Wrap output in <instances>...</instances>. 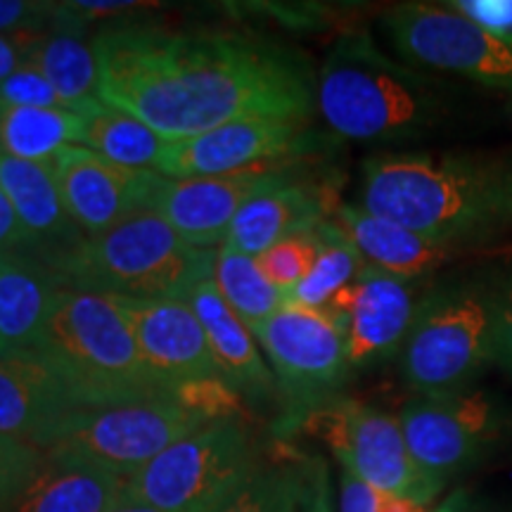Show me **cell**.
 Listing matches in <instances>:
<instances>
[{
  "instance_id": "39",
  "label": "cell",
  "mask_w": 512,
  "mask_h": 512,
  "mask_svg": "<svg viewBox=\"0 0 512 512\" xmlns=\"http://www.w3.org/2000/svg\"><path fill=\"white\" fill-rule=\"evenodd\" d=\"M377 491L351 475L349 470L339 472V505L337 512H377Z\"/></svg>"
},
{
  "instance_id": "27",
  "label": "cell",
  "mask_w": 512,
  "mask_h": 512,
  "mask_svg": "<svg viewBox=\"0 0 512 512\" xmlns=\"http://www.w3.org/2000/svg\"><path fill=\"white\" fill-rule=\"evenodd\" d=\"M83 117L62 107L0 105V155L50 164L62 147L79 143Z\"/></svg>"
},
{
  "instance_id": "20",
  "label": "cell",
  "mask_w": 512,
  "mask_h": 512,
  "mask_svg": "<svg viewBox=\"0 0 512 512\" xmlns=\"http://www.w3.org/2000/svg\"><path fill=\"white\" fill-rule=\"evenodd\" d=\"M0 192L34 240V252L46 254V266L86 238L64 209L53 164L0 155Z\"/></svg>"
},
{
  "instance_id": "3",
  "label": "cell",
  "mask_w": 512,
  "mask_h": 512,
  "mask_svg": "<svg viewBox=\"0 0 512 512\" xmlns=\"http://www.w3.org/2000/svg\"><path fill=\"white\" fill-rule=\"evenodd\" d=\"M316 107L339 138L401 143L437 131L453 112V93L432 74L392 60L366 31H351L320 64Z\"/></svg>"
},
{
  "instance_id": "12",
  "label": "cell",
  "mask_w": 512,
  "mask_h": 512,
  "mask_svg": "<svg viewBox=\"0 0 512 512\" xmlns=\"http://www.w3.org/2000/svg\"><path fill=\"white\" fill-rule=\"evenodd\" d=\"M399 422L408 451L422 472L439 484L470 472L489 456L501 434V408L479 389L415 396Z\"/></svg>"
},
{
  "instance_id": "23",
  "label": "cell",
  "mask_w": 512,
  "mask_h": 512,
  "mask_svg": "<svg viewBox=\"0 0 512 512\" xmlns=\"http://www.w3.org/2000/svg\"><path fill=\"white\" fill-rule=\"evenodd\" d=\"M126 482L88 460L46 451L41 470L5 512H110L124 501Z\"/></svg>"
},
{
  "instance_id": "18",
  "label": "cell",
  "mask_w": 512,
  "mask_h": 512,
  "mask_svg": "<svg viewBox=\"0 0 512 512\" xmlns=\"http://www.w3.org/2000/svg\"><path fill=\"white\" fill-rule=\"evenodd\" d=\"M117 299V297H114ZM147 368L169 389L221 377L200 320L183 299H117Z\"/></svg>"
},
{
  "instance_id": "24",
  "label": "cell",
  "mask_w": 512,
  "mask_h": 512,
  "mask_svg": "<svg viewBox=\"0 0 512 512\" xmlns=\"http://www.w3.org/2000/svg\"><path fill=\"white\" fill-rule=\"evenodd\" d=\"M62 280L36 256H0V351L38 349Z\"/></svg>"
},
{
  "instance_id": "8",
  "label": "cell",
  "mask_w": 512,
  "mask_h": 512,
  "mask_svg": "<svg viewBox=\"0 0 512 512\" xmlns=\"http://www.w3.org/2000/svg\"><path fill=\"white\" fill-rule=\"evenodd\" d=\"M292 427L328 446L342 470L375 489L425 505L444 489L413 460L399 418L368 403L335 396L306 411Z\"/></svg>"
},
{
  "instance_id": "5",
  "label": "cell",
  "mask_w": 512,
  "mask_h": 512,
  "mask_svg": "<svg viewBox=\"0 0 512 512\" xmlns=\"http://www.w3.org/2000/svg\"><path fill=\"white\" fill-rule=\"evenodd\" d=\"M216 252L192 247L157 211H138L55 259L64 287L117 299H188L214 275Z\"/></svg>"
},
{
  "instance_id": "14",
  "label": "cell",
  "mask_w": 512,
  "mask_h": 512,
  "mask_svg": "<svg viewBox=\"0 0 512 512\" xmlns=\"http://www.w3.org/2000/svg\"><path fill=\"white\" fill-rule=\"evenodd\" d=\"M425 294L418 280H403L366 264L361 275L325 304L347 330L349 366L370 368L403 349Z\"/></svg>"
},
{
  "instance_id": "36",
  "label": "cell",
  "mask_w": 512,
  "mask_h": 512,
  "mask_svg": "<svg viewBox=\"0 0 512 512\" xmlns=\"http://www.w3.org/2000/svg\"><path fill=\"white\" fill-rule=\"evenodd\" d=\"M446 5L477 22L479 27L512 36V0H456Z\"/></svg>"
},
{
  "instance_id": "17",
  "label": "cell",
  "mask_w": 512,
  "mask_h": 512,
  "mask_svg": "<svg viewBox=\"0 0 512 512\" xmlns=\"http://www.w3.org/2000/svg\"><path fill=\"white\" fill-rule=\"evenodd\" d=\"M283 174V166H256L226 176L159 178L152 192L150 211L176 230L192 247L211 249L226 242L238 211L249 197L271 185Z\"/></svg>"
},
{
  "instance_id": "25",
  "label": "cell",
  "mask_w": 512,
  "mask_h": 512,
  "mask_svg": "<svg viewBox=\"0 0 512 512\" xmlns=\"http://www.w3.org/2000/svg\"><path fill=\"white\" fill-rule=\"evenodd\" d=\"M22 64L34 69L60 95L64 110L86 114L100 102V74L93 46L74 31H53L38 38Z\"/></svg>"
},
{
  "instance_id": "10",
  "label": "cell",
  "mask_w": 512,
  "mask_h": 512,
  "mask_svg": "<svg viewBox=\"0 0 512 512\" xmlns=\"http://www.w3.org/2000/svg\"><path fill=\"white\" fill-rule=\"evenodd\" d=\"M380 27L408 64L512 93V36L479 27L446 3L394 5Z\"/></svg>"
},
{
  "instance_id": "2",
  "label": "cell",
  "mask_w": 512,
  "mask_h": 512,
  "mask_svg": "<svg viewBox=\"0 0 512 512\" xmlns=\"http://www.w3.org/2000/svg\"><path fill=\"white\" fill-rule=\"evenodd\" d=\"M361 209L470 252L512 230V162L458 152H380L361 166Z\"/></svg>"
},
{
  "instance_id": "6",
  "label": "cell",
  "mask_w": 512,
  "mask_h": 512,
  "mask_svg": "<svg viewBox=\"0 0 512 512\" xmlns=\"http://www.w3.org/2000/svg\"><path fill=\"white\" fill-rule=\"evenodd\" d=\"M38 349L60 363L88 408L174 394L147 368L117 299L105 294L62 287Z\"/></svg>"
},
{
  "instance_id": "11",
  "label": "cell",
  "mask_w": 512,
  "mask_h": 512,
  "mask_svg": "<svg viewBox=\"0 0 512 512\" xmlns=\"http://www.w3.org/2000/svg\"><path fill=\"white\" fill-rule=\"evenodd\" d=\"M271 361L278 389L290 406V425L306 411L335 399L349 377L347 330L320 306L287 302L252 330Z\"/></svg>"
},
{
  "instance_id": "38",
  "label": "cell",
  "mask_w": 512,
  "mask_h": 512,
  "mask_svg": "<svg viewBox=\"0 0 512 512\" xmlns=\"http://www.w3.org/2000/svg\"><path fill=\"white\" fill-rule=\"evenodd\" d=\"M34 252V240L27 233V228L19 221L17 211L12 209L8 197L0 192V256Z\"/></svg>"
},
{
  "instance_id": "29",
  "label": "cell",
  "mask_w": 512,
  "mask_h": 512,
  "mask_svg": "<svg viewBox=\"0 0 512 512\" xmlns=\"http://www.w3.org/2000/svg\"><path fill=\"white\" fill-rule=\"evenodd\" d=\"M302 458L264 460L207 512H299Z\"/></svg>"
},
{
  "instance_id": "1",
  "label": "cell",
  "mask_w": 512,
  "mask_h": 512,
  "mask_svg": "<svg viewBox=\"0 0 512 512\" xmlns=\"http://www.w3.org/2000/svg\"><path fill=\"white\" fill-rule=\"evenodd\" d=\"M91 46L100 100L171 143L240 119L309 121L316 107L309 60L266 36L124 22Z\"/></svg>"
},
{
  "instance_id": "41",
  "label": "cell",
  "mask_w": 512,
  "mask_h": 512,
  "mask_svg": "<svg viewBox=\"0 0 512 512\" xmlns=\"http://www.w3.org/2000/svg\"><path fill=\"white\" fill-rule=\"evenodd\" d=\"M110 512H159L155 508H147V505H140V503H133V501H121L114 505V508Z\"/></svg>"
},
{
  "instance_id": "22",
  "label": "cell",
  "mask_w": 512,
  "mask_h": 512,
  "mask_svg": "<svg viewBox=\"0 0 512 512\" xmlns=\"http://www.w3.org/2000/svg\"><path fill=\"white\" fill-rule=\"evenodd\" d=\"M185 302L200 320L221 377L235 392L266 396L278 389L273 370H268L259 347H256L252 330L226 304L214 278L202 280Z\"/></svg>"
},
{
  "instance_id": "28",
  "label": "cell",
  "mask_w": 512,
  "mask_h": 512,
  "mask_svg": "<svg viewBox=\"0 0 512 512\" xmlns=\"http://www.w3.org/2000/svg\"><path fill=\"white\" fill-rule=\"evenodd\" d=\"M211 278L226 304L238 313L249 330L266 323L287 302L285 294L264 278L254 256L235 252L230 247H221L216 252Z\"/></svg>"
},
{
  "instance_id": "9",
  "label": "cell",
  "mask_w": 512,
  "mask_h": 512,
  "mask_svg": "<svg viewBox=\"0 0 512 512\" xmlns=\"http://www.w3.org/2000/svg\"><path fill=\"white\" fill-rule=\"evenodd\" d=\"M211 422L174 394L88 408L64 427L48 453L88 460L131 479L159 453Z\"/></svg>"
},
{
  "instance_id": "31",
  "label": "cell",
  "mask_w": 512,
  "mask_h": 512,
  "mask_svg": "<svg viewBox=\"0 0 512 512\" xmlns=\"http://www.w3.org/2000/svg\"><path fill=\"white\" fill-rule=\"evenodd\" d=\"M323 223L306 230H297V233L287 235L285 240L275 242L261 256H256L259 271L285 297L302 283L313 264H316L320 249H323Z\"/></svg>"
},
{
  "instance_id": "30",
  "label": "cell",
  "mask_w": 512,
  "mask_h": 512,
  "mask_svg": "<svg viewBox=\"0 0 512 512\" xmlns=\"http://www.w3.org/2000/svg\"><path fill=\"white\" fill-rule=\"evenodd\" d=\"M366 261L332 221L323 223V249L309 275L287 294L290 302L320 309L361 275Z\"/></svg>"
},
{
  "instance_id": "13",
  "label": "cell",
  "mask_w": 512,
  "mask_h": 512,
  "mask_svg": "<svg viewBox=\"0 0 512 512\" xmlns=\"http://www.w3.org/2000/svg\"><path fill=\"white\" fill-rule=\"evenodd\" d=\"M83 411L86 401L53 356L0 351V434L48 451Z\"/></svg>"
},
{
  "instance_id": "40",
  "label": "cell",
  "mask_w": 512,
  "mask_h": 512,
  "mask_svg": "<svg viewBox=\"0 0 512 512\" xmlns=\"http://www.w3.org/2000/svg\"><path fill=\"white\" fill-rule=\"evenodd\" d=\"M465 510H467V501H465V496L458 491V494H453L446 503H441L434 512H465Z\"/></svg>"
},
{
  "instance_id": "7",
  "label": "cell",
  "mask_w": 512,
  "mask_h": 512,
  "mask_svg": "<svg viewBox=\"0 0 512 512\" xmlns=\"http://www.w3.org/2000/svg\"><path fill=\"white\" fill-rule=\"evenodd\" d=\"M261 463L252 427L240 415L211 420L126 482V501L159 512H207Z\"/></svg>"
},
{
  "instance_id": "34",
  "label": "cell",
  "mask_w": 512,
  "mask_h": 512,
  "mask_svg": "<svg viewBox=\"0 0 512 512\" xmlns=\"http://www.w3.org/2000/svg\"><path fill=\"white\" fill-rule=\"evenodd\" d=\"M299 512H337L330 467L323 456L302 458V498Z\"/></svg>"
},
{
  "instance_id": "35",
  "label": "cell",
  "mask_w": 512,
  "mask_h": 512,
  "mask_svg": "<svg viewBox=\"0 0 512 512\" xmlns=\"http://www.w3.org/2000/svg\"><path fill=\"white\" fill-rule=\"evenodd\" d=\"M55 8L46 0H0V34L53 29Z\"/></svg>"
},
{
  "instance_id": "26",
  "label": "cell",
  "mask_w": 512,
  "mask_h": 512,
  "mask_svg": "<svg viewBox=\"0 0 512 512\" xmlns=\"http://www.w3.org/2000/svg\"><path fill=\"white\" fill-rule=\"evenodd\" d=\"M81 117L83 126L79 143L114 164L128 166V169L157 171L166 147L171 143L133 114L121 112L102 100Z\"/></svg>"
},
{
  "instance_id": "19",
  "label": "cell",
  "mask_w": 512,
  "mask_h": 512,
  "mask_svg": "<svg viewBox=\"0 0 512 512\" xmlns=\"http://www.w3.org/2000/svg\"><path fill=\"white\" fill-rule=\"evenodd\" d=\"M337 207L339 202L330 190L299 181L283 169V174L249 197L238 211L223 247L256 259L287 235L330 221L328 216L335 214Z\"/></svg>"
},
{
  "instance_id": "33",
  "label": "cell",
  "mask_w": 512,
  "mask_h": 512,
  "mask_svg": "<svg viewBox=\"0 0 512 512\" xmlns=\"http://www.w3.org/2000/svg\"><path fill=\"white\" fill-rule=\"evenodd\" d=\"M0 105L5 107H62L60 95L41 74L19 64L10 76L0 81Z\"/></svg>"
},
{
  "instance_id": "15",
  "label": "cell",
  "mask_w": 512,
  "mask_h": 512,
  "mask_svg": "<svg viewBox=\"0 0 512 512\" xmlns=\"http://www.w3.org/2000/svg\"><path fill=\"white\" fill-rule=\"evenodd\" d=\"M64 209L83 235H100L138 211H150L162 174L128 169L83 145H67L53 162Z\"/></svg>"
},
{
  "instance_id": "16",
  "label": "cell",
  "mask_w": 512,
  "mask_h": 512,
  "mask_svg": "<svg viewBox=\"0 0 512 512\" xmlns=\"http://www.w3.org/2000/svg\"><path fill=\"white\" fill-rule=\"evenodd\" d=\"M306 124L309 121H230V124L211 128L202 136L169 143L157 171L169 178H197L271 166L309 147Z\"/></svg>"
},
{
  "instance_id": "21",
  "label": "cell",
  "mask_w": 512,
  "mask_h": 512,
  "mask_svg": "<svg viewBox=\"0 0 512 512\" xmlns=\"http://www.w3.org/2000/svg\"><path fill=\"white\" fill-rule=\"evenodd\" d=\"M330 221L347 235L370 266L403 280L430 278L460 254L351 204H339Z\"/></svg>"
},
{
  "instance_id": "37",
  "label": "cell",
  "mask_w": 512,
  "mask_h": 512,
  "mask_svg": "<svg viewBox=\"0 0 512 512\" xmlns=\"http://www.w3.org/2000/svg\"><path fill=\"white\" fill-rule=\"evenodd\" d=\"M496 363L512 373V266L503 271L501 302H498Z\"/></svg>"
},
{
  "instance_id": "32",
  "label": "cell",
  "mask_w": 512,
  "mask_h": 512,
  "mask_svg": "<svg viewBox=\"0 0 512 512\" xmlns=\"http://www.w3.org/2000/svg\"><path fill=\"white\" fill-rule=\"evenodd\" d=\"M46 451L27 441L0 434V512H5L22 496L36 472L41 470Z\"/></svg>"
},
{
  "instance_id": "4",
  "label": "cell",
  "mask_w": 512,
  "mask_h": 512,
  "mask_svg": "<svg viewBox=\"0 0 512 512\" xmlns=\"http://www.w3.org/2000/svg\"><path fill=\"white\" fill-rule=\"evenodd\" d=\"M503 271L470 268L425 292L401 349L403 382L415 396L472 389L496 363Z\"/></svg>"
}]
</instances>
